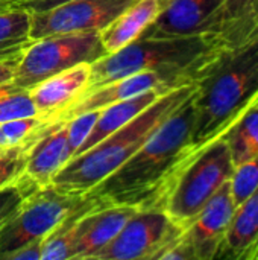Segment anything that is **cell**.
Wrapping results in <instances>:
<instances>
[{
	"mask_svg": "<svg viewBox=\"0 0 258 260\" xmlns=\"http://www.w3.org/2000/svg\"><path fill=\"white\" fill-rule=\"evenodd\" d=\"M195 94L170 114L129 160L88 193L105 204L163 210L173 180L190 158Z\"/></svg>",
	"mask_w": 258,
	"mask_h": 260,
	"instance_id": "1",
	"label": "cell"
},
{
	"mask_svg": "<svg viewBox=\"0 0 258 260\" xmlns=\"http://www.w3.org/2000/svg\"><path fill=\"white\" fill-rule=\"evenodd\" d=\"M190 157L225 134L258 104V43L225 53L199 81Z\"/></svg>",
	"mask_w": 258,
	"mask_h": 260,
	"instance_id": "2",
	"label": "cell"
},
{
	"mask_svg": "<svg viewBox=\"0 0 258 260\" xmlns=\"http://www.w3.org/2000/svg\"><path fill=\"white\" fill-rule=\"evenodd\" d=\"M196 87L198 82H192L163 93L131 122L88 151L71 157L55 175L52 186L67 193H88L129 160L160 125L195 94Z\"/></svg>",
	"mask_w": 258,
	"mask_h": 260,
	"instance_id": "3",
	"label": "cell"
},
{
	"mask_svg": "<svg viewBox=\"0 0 258 260\" xmlns=\"http://www.w3.org/2000/svg\"><path fill=\"white\" fill-rule=\"evenodd\" d=\"M225 55L207 38H137L128 46L91 62L88 90L138 72H161L198 82Z\"/></svg>",
	"mask_w": 258,
	"mask_h": 260,
	"instance_id": "4",
	"label": "cell"
},
{
	"mask_svg": "<svg viewBox=\"0 0 258 260\" xmlns=\"http://www.w3.org/2000/svg\"><path fill=\"white\" fill-rule=\"evenodd\" d=\"M234 165L225 137L195 152L173 180L163 210L186 227L231 178Z\"/></svg>",
	"mask_w": 258,
	"mask_h": 260,
	"instance_id": "5",
	"label": "cell"
},
{
	"mask_svg": "<svg viewBox=\"0 0 258 260\" xmlns=\"http://www.w3.org/2000/svg\"><path fill=\"white\" fill-rule=\"evenodd\" d=\"M106 55L100 32L53 34L33 40L21 53L12 84L32 88L38 82L82 62H94Z\"/></svg>",
	"mask_w": 258,
	"mask_h": 260,
	"instance_id": "6",
	"label": "cell"
},
{
	"mask_svg": "<svg viewBox=\"0 0 258 260\" xmlns=\"http://www.w3.org/2000/svg\"><path fill=\"white\" fill-rule=\"evenodd\" d=\"M88 197V193L61 192L52 184L38 187L23 201L17 213L0 230V260L32 241L46 239Z\"/></svg>",
	"mask_w": 258,
	"mask_h": 260,
	"instance_id": "7",
	"label": "cell"
},
{
	"mask_svg": "<svg viewBox=\"0 0 258 260\" xmlns=\"http://www.w3.org/2000/svg\"><path fill=\"white\" fill-rule=\"evenodd\" d=\"M182 230L184 227L161 209H138L119 235L93 259L157 260L160 251Z\"/></svg>",
	"mask_w": 258,
	"mask_h": 260,
	"instance_id": "8",
	"label": "cell"
},
{
	"mask_svg": "<svg viewBox=\"0 0 258 260\" xmlns=\"http://www.w3.org/2000/svg\"><path fill=\"white\" fill-rule=\"evenodd\" d=\"M134 0H68L32 14L30 38L67 32H100Z\"/></svg>",
	"mask_w": 258,
	"mask_h": 260,
	"instance_id": "9",
	"label": "cell"
},
{
	"mask_svg": "<svg viewBox=\"0 0 258 260\" xmlns=\"http://www.w3.org/2000/svg\"><path fill=\"white\" fill-rule=\"evenodd\" d=\"M222 26L224 0H172L140 38L199 37L220 44Z\"/></svg>",
	"mask_w": 258,
	"mask_h": 260,
	"instance_id": "10",
	"label": "cell"
},
{
	"mask_svg": "<svg viewBox=\"0 0 258 260\" xmlns=\"http://www.w3.org/2000/svg\"><path fill=\"white\" fill-rule=\"evenodd\" d=\"M192 82L193 81L178 76V75L151 72V70L128 75L125 78L111 81L108 84H103L100 87L85 91L76 102H73L68 108H65L55 119V122L68 120L73 116H78L85 111L102 110L111 104L138 96V94L151 91V90L169 91L172 88H176V87H181L186 84H192Z\"/></svg>",
	"mask_w": 258,
	"mask_h": 260,
	"instance_id": "11",
	"label": "cell"
},
{
	"mask_svg": "<svg viewBox=\"0 0 258 260\" xmlns=\"http://www.w3.org/2000/svg\"><path fill=\"white\" fill-rule=\"evenodd\" d=\"M236 204L230 181H227L205 207L184 227L195 260H213L220 257Z\"/></svg>",
	"mask_w": 258,
	"mask_h": 260,
	"instance_id": "12",
	"label": "cell"
},
{
	"mask_svg": "<svg viewBox=\"0 0 258 260\" xmlns=\"http://www.w3.org/2000/svg\"><path fill=\"white\" fill-rule=\"evenodd\" d=\"M91 75V64L82 62L59 72L32 88H29L30 99L40 117L55 122V119L76 102L88 88Z\"/></svg>",
	"mask_w": 258,
	"mask_h": 260,
	"instance_id": "13",
	"label": "cell"
},
{
	"mask_svg": "<svg viewBox=\"0 0 258 260\" xmlns=\"http://www.w3.org/2000/svg\"><path fill=\"white\" fill-rule=\"evenodd\" d=\"M70 158L65 122L49 123L30 143L23 175L38 187L49 186Z\"/></svg>",
	"mask_w": 258,
	"mask_h": 260,
	"instance_id": "14",
	"label": "cell"
},
{
	"mask_svg": "<svg viewBox=\"0 0 258 260\" xmlns=\"http://www.w3.org/2000/svg\"><path fill=\"white\" fill-rule=\"evenodd\" d=\"M172 0H134L111 24L100 30L106 53L135 41L166 11Z\"/></svg>",
	"mask_w": 258,
	"mask_h": 260,
	"instance_id": "15",
	"label": "cell"
},
{
	"mask_svg": "<svg viewBox=\"0 0 258 260\" xmlns=\"http://www.w3.org/2000/svg\"><path fill=\"white\" fill-rule=\"evenodd\" d=\"M137 207L108 204L94 210L93 218L79 242L75 247V260L93 259L105 245H108L137 212Z\"/></svg>",
	"mask_w": 258,
	"mask_h": 260,
	"instance_id": "16",
	"label": "cell"
},
{
	"mask_svg": "<svg viewBox=\"0 0 258 260\" xmlns=\"http://www.w3.org/2000/svg\"><path fill=\"white\" fill-rule=\"evenodd\" d=\"M90 195V193H88ZM108 206L99 197L90 195L88 200L71 215H68L61 224H58L44 239L41 260H68L73 257V251L81 236L91 222L96 209Z\"/></svg>",
	"mask_w": 258,
	"mask_h": 260,
	"instance_id": "17",
	"label": "cell"
},
{
	"mask_svg": "<svg viewBox=\"0 0 258 260\" xmlns=\"http://www.w3.org/2000/svg\"><path fill=\"white\" fill-rule=\"evenodd\" d=\"M220 257L258 260V189L236 206Z\"/></svg>",
	"mask_w": 258,
	"mask_h": 260,
	"instance_id": "18",
	"label": "cell"
},
{
	"mask_svg": "<svg viewBox=\"0 0 258 260\" xmlns=\"http://www.w3.org/2000/svg\"><path fill=\"white\" fill-rule=\"evenodd\" d=\"M258 43V0H224L220 46L237 53Z\"/></svg>",
	"mask_w": 258,
	"mask_h": 260,
	"instance_id": "19",
	"label": "cell"
},
{
	"mask_svg": "<svg viewBox=\"0 0 258 260\" xmlns=\"http://www.w3.org/2000/svg\"><path fill=\"white\" fill-rule=\"evenodd\" d=\"M163 93H166V91L151 90V91L141 93L138 96L129 98L125 101H119L116 104H111V105L99 110V117L93 126V131L90 133L87 140L82 143V146L79 148L76 155L88 151L90 148H93L94 145H97L99 142L106 139L109 134H113L114 131H117L119 128H122L123 125L131 122L143 110H146L151 104H154Z\"/></svg>",
	"mask_w": 258,
	"mask_h": 260,
	"instance_id": "20",
	"label": "cell"
},
{
	"mask_svg": "<svg viewBox=\"0 0 258 260\" xmlns=\"http://www.w3.org/2000/svg\"><path fill=\"white\" fill-rule=\"evenodd\" d=\"M32 14L20 6L0 11V61L20 58L30 46Z\"/></svg>",
	"mask_w": 258,
	"mask_h": 260,
	"instance_id": "21",
	"label": "cell"
},
{
	"mask_svg": "<svg viewBox=\"0 0 258 260\" xmlns=\"http://www.w3.org/2000/svg\"><path fill=\"white\" fill-rule=\"evenodd\" d=\"M233 165L237 166L258 155V104H255L227 134Z\"/></svg>",
	"mask_w": 258,
	"mask_h": 260,
	"instance_id": "22",
	"label": "cell"
},
{
	"mask_svg": "<svg viewBox=\"0 0 258 260\" xmlns=\"http://www.w3.org/2000/svg\"><path fill=\"white\" fill-rule=\"evenodd\" d=\"M53 123L40 116L20 117L0 123V148H11L33 140L44 126Z\"/></svg>",
	"mask_w": 258,
	"mask_h": 260,
	"instance_id": "23",
	"label": "cell"
},
{
	"mask_svg": "<svg viewBox=\"0 0 258 260\" xmlns=\"http://www.w3.org/2000/svg\"><path fill=\"white\" fill-rule=\"evenodd\" d=\"M38 116L29 90L9 82L0 85V123L20 117Z\"/></svg>",
	"mask_w": 258,
	"mask_h": 260,
	"instance_id": "24",
	"label": "cell"
},
{
	"mask_svg": "<svg viewBox=\"0 0 258 260\" xmlns=\"http://www.w3.org/2000/svg\"><path fill=\"white\" fill-rule=\"evenodd\" d=\"M33 140L18 145V146L0 148V190L11 184H15L21 178V175L24 174L27 149Z\"/></svg>",
	"mask_w": 258,
	"mask_h": 260,
	"instance_id": "25",
	"label": "cell"
},
{
	"mask_svg": "<svg viewBox=\"0 0 258 260\" xmlns=\"http://www.w3.org/2000/svg\"><path fill=\"white\" fill-rule=\"evenodd\" d=\"M230 187L234 204L239 206L258 189V155L234 166Z\"/></svg>",
	"mask_w": 258,
	"mask_h": 260,
	"instance_id": "26",
	"label": "cell"
},
{
	"mask_svg": "<svg viewBox=\"0 0 258 260\" xmlns=\"http://www.w3.org/2000/svg\"><path fill=\"white\" fill-rule=\"evenodd\" d=\"M36 189L38 186L21 175V178L15 184H11L0 190V230L17 213L23 201Z\"/></svg>",
	"mask_w": 258,
	"mask_h": 260,
	"instance_id": "27",
	"label": "cell"
},
{
	"mask_svg": "<svg viewBox=\"0 0 258 260\" xmlns=\"http://www.w3.org/2000/svg\"><path fill=\"white\" fill-rule=\"evenodd\" d=\"M99 117V110L94 111H85L78 116H73L68 120H64L67 125V137H68V145L71 149V157L76 155L82 143L87 140L90 133L93 131V126Z\"/></svg>",
	"mask_w": 258,
	"mask_h": 260,
	"instance_id": "28",
	"label": "cell"
},
{
	"mask_svg": "<svg viewBox=\"0 0 258 260\" xmlns=\"http://www.w3.org/2000/svg\"><path fill=\"white\" fill-rule=\"evenodd\" d=\"M43 245H44V239L32 241V242L14 250L3 260H41Z\"/></svg>",
	"mask_w": 258,
	"mask_h": 260,
	"instance_id": "29",
	"label": "cell"
},
{
	"mask_svg": "<svg viewBox=\"0 0 258 260\" xmlns=\"http://www.w3.org/2000/svg\"><path fill=\"white\" fill-rule=\"evenodd\" d=\"M68 0H18L14 5L27 9L29 12H41L46 9H50L53 6H58L61 3H65Z\"/></svg>",
	"mask_w": 258,
	"mask_h": 260,
	"instance_id": "30",
	"label": "cell"
},
{
	"mask_svg": "<svg viewBox=\"0 0 258 260\" xmlns=\"http://www.w3.org/2000/svg\"><path fill=\"white\" fill-rule=\"evenodd\" d=\"M18 59L20 58H11V59H2L0 61V85L12 82Z\"/></svg>",
	"mask_w": 258,
	"mask_h": 260,
	"instance_id": "31",
	"label": "cell"
},
{
	"mask_svg": "<svg viewBox=\"0 0 258 260\" xmlns=\"http://www.w3.org/2000/svg\"><path fill=\"white\" fill-rule=\"evenodd\" d=\"M14 0H0V11H5V9H9L14 6Z\"/></svg>",
	"mask_w": 258,
	"mask_h": 260,
	"instance_id": "32",
	"label": "cell"
},
{
	"mask_svg": "<svg viewBox=\"0 0 258 260\" xmlns=\"http://www.w3.org/2000/svg\"><path fill=\"white\" fill-rule=\"evenodd\" d=\"M15 2H18V0H15Z\"/></svg>",
	"mask_w": 258,
	"mask_h": 260,
	"instance_id": "33",
	"label": "cell"
},
{
	"mask_svg": "<svg viewBox=\"0 0 258 260\" xmlns=\"http://www.w3.org/2000/svg\"><path fill=\"white\" fill-rule=\"evenodd\" d=\"M14 2H15V0H14Z\"/></svg>",
	"mask_w": 258,
	"mask_h": 260,
	"instance_id": "34",
	"label": "cell"
}]
</instances>
